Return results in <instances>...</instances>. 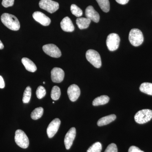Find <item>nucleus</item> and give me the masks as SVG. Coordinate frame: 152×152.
Returning a JSON list of instances; mask_svg holds the SVG:
<instances>
[{
	"label": "nucleus",
	"instance_id": "f257e3e1",
	"mask_svg": "<svg viewBox=\"0 0 152 152\" xmlns=\"http://www.w3.org/2000/svg\"><path fill=\"white\" fill-rule=\"evenodd\" d=\"M1 20L7 28L12 31H17L20 28V22L16 17L8 13H4L1 16Z\"/></svg>",
	"mask_w": 152,
	"mask_h": 152
},
{
	"label": "nucleus",
	"instance_id": "f03ea898",
	"mask_svg": "<svg viewBox=\"0 0 152 152\" xmlns=\"http://www.w3.org/2000/svg\"><path fill=\"white\" fill-rule=\"evenodd\" d=\"M129 39L130 42L133 46L134 47L139 46L143 42V35L141 31L138 29H132L130 31Z\"/></svg>",
	"mask_w": 152,
	"mask_h": 152
},
{
	"label": "nucleus",
	"instance_id": "7ed1b4c3",
	"mask_svg": "<svg viewBox=\"0 0 152 152\" xmlns=\"http://www.w3.org/2000/svg\"><path fill=\"white\" fill-rule=\"evenodd\" d=\"M86 58L88 61L96 68H100L102 66V60L99 54L94 50H89L86 53Z\"/></svg>",
	"mask_w": 152,
	"mask_h": 152
},
{
	"label": "nucleus",
	"instance_id": "20e7f679",
	"mask_svg": "<svg viewBox=\"0 0 152 152\" xmlns=\"http://www.w3.org/2000/svg\"><path fill=\"white\" fill-rule=\"evenodd\" d=\"M152 118V111L149 109H144L139 111L134 116V120L139 124H144Z\"/></svg>",
	"mask_w": 152,
	"mask_h": 152
},
{
	"label": "nucleus",
	"instance_id": "39448f33",
	"mask_svg": "<svg viewBox=\"0 0 152 152\" xmlns=\"http://www.w3.org/2000/svg\"><path fill=\"white\" fill-rule=\"evenodd\" d=\"M15 142L18 146L23 148H27L29 146V141L24 132L21 130H17L15 137Z\"/></svg>",
	"mask_w": 152,
	"mask_h": 152
},
{
	"label": "nucleus",
	"instance_id": "423d86ee",
	"mask_svg": "<svg viewBox=\"0 0 152 152\" xmlns=\"http://www.w3.org/2000/svg\"><path fill=\"white\" fill-rule=\"evenodd\" d=\"M40 8L47 11L50 13H53L58 10V3L52 0H41L39 3Z\"/></svg>",
	"mask_w": 152,
	"mask_h": 152
},
{
	"label": "nucleus",
	"instance_id": "0eeeda50",
	"mask_svg": "<svg viewBox=\"0 0 152 152\" xmlns=\"http://www.w3.org/2000/svg\"><path fill=\"white\" fill-rule=\"evenodd\" d=\"M120 38L118 35L115 33H112L108 36L106 40V44L109 50L114 51L119 46Z\"/></svg>",
	"mask_w": 152,
	"mask_h": 152
},
{
	"label": "nucleus",
	"instance_id": "6e6552de",
	"mask_svg": "<svg viewBox=\"0 0 152 152\" xmlns=\"http://www.w3.org/2000/svg\"><path fill=\"white\" fill-rule=\"evenodd\" d=\"M44 52L53 58H58L61 56V52L59 48L54 44H50L45 45L42 47Z\"/></svg>",
	"mask_w": 152,
	"mask_h": 152
},
{
	"label": "nucleus",
	"instance_id": "1a4fd4ad",
	"mask_svg": "<svg viewBox=\"0 0 152 152\" xmlns=\"http://www.w3.org/2000/svg\"><path fill=\"white\" fill-rule=\"evenodd\" d=\"M61 121L59 119L55 118L49 124L47 129V134L49 138L53 137L56 134L61 125Z\"/></svg>",
	"mask_w": 152,
	"mask_h": 152
},
{
	"label": "nucleus",
	"instance_id": "9d476101",
	"mask_svg": "<svg viewBox=\"0 0 152 152\" xmlns=\"http://www.w3.org/2000/svg\"><path fill=\"white\" fill-rule=\"evenodd\" d=\"M51 74L52 81L54 83H61L63 81L64 78V72L61 68H54L52 70Z\"/></svg>",
	"mask_w": 152,
	"mask_h": 152
},
{
	"label": "nucleus",
	"instance_id": "9b49d317",
	"mask_svg": "<svg viewBox=\"0 0 152 152\" xmlns=\"http://www.w3.org/2000/svg\"><path fill=\"white\" fill-rule=\"evenodd\" d=\"M33 17L35 20L42 26H47L51 23V20L42 12H35L33 14Z\"/></svg>",
	"mask_w": 152,
	"mask_h": 152
},
{
	"label": "nucleus",
	"instance_id": "f8f14e48",
	"mask_svg": "<svg viewBox=\"0 0 152 152\" xmlns=\"http://www.w3.org/2000/svg\"><path fill=\"white\" fill-rule=\"evenodd\" d=\"M76 135V129L74 127L71 128L66 134L64 139V144L67 150L69 149L72 147Z\"/></svg>",
	"mask_w": 152,
	"mask_h": 152
},
{
	"label": "nucleus",
	"instance_id": "ddd939ff",
	"mask_svg": "<svg viewBox=\"0 0 152 152\" xmlns=\"http://www.w3.org/2000/svg\"><path fill=\"white\" fill-rule=\"evenodd\" d=\"M67 94L72 102H75L80 96V90L78 86L75 84L72 85L68 88Z\"/></svg>",
	"mask_w": 152,
	"mask_h": 152
},
{
	"label": "nucleus",
	"instance_id": "4468645a",
	"mask_svg": "<svg viewBox=\"0 0 152 152\" xmlns=\"http://www.w3.org/2000/svg\"><path fill=\"white\" fill-rule=\"evenodd\" d=\"M86 17L87 18L90 19L91 21H93L95 23H97L100 20V16L92 6L87 7L86 10Z\"/></svg>",
	"mask_w": 152,
	"mask_h": 152
},
{
	"label": "nucleus",
	"instance_id": "2eb2a0df",
	"mask_svg": "<svg viewBox=\"0 0 152 152\" xmlns=\"http://www.w3.org/2000/svg\"><path fill=\"white\" fill-rule=\"evenodd\" d=\"M60 25L62 29L64 31L72 32L75 30V26L69 17H66L64 18L61 22Z\"/></svg>",
	"mask_w": 152,
	"mask_h": 152
},
{
	"label": "nucleus",
	"instance_id": "dca6fc26",
	"mask_svg": "<svg viewBox=\"0 0 152 152\" xmlns=\"http://www.w3.org/2000/svg\"><path fill=\"white\" fill-rule=\"evenodd\" d=\"M21 61L27 70L31 72H34L37 71V66L31 60L28 58H23L22 59Z\"/></svg>",
	"mask_w": 152,
	"mask_h": 152
},
{
	"label": "nucleus",
	"instance_id": "f3484780",
	"mask_svg": "<svg viewBox=\"0 0 152 152\" xmlns=\"http://www.w3.org/2000/svg\"><path fill=\"white\" fill-rule=\"evenodd\" d=\"M116 116L114 114L103 117L98 121V126H105V125L108 124L110 123L116 119Z\"/></svg>",
	"mask_w": 152,
	"mask_h": 152
},
{
	"label": "nucleus",
	"instance_id": "a211bd4d",
	"mask_svg": "<svg viewBox=\"0 0 152 152\" xmlns=\"http://www.w3.org/2000/svg\"><path fill=\"white\" fill-rule=\"evenodd\" d=\"M91 20L87 18H78L76 20V23L80 29H86L91 23Z\"/></svg>",
	"mask_w": 152,
	"mask_h": 152
},
{
	"label": "nucleus",
	"instance_id": "6ab92c4d",
	"mask_svg": "<svg viewBox=\"0 0 152 152\" xmlns=\"http://www.w3.org/2000/svg\"><path fill=\"white\" fill-rule=\"evenodd\" d=\"M110 100V98L106 95H102L98 97L93 101L92 104L94 106L102 105L108 103Z\"/></svg>",
	"mask_w": 152,
	"mask_h": 152
},
{
	"label": "nucleus",
	"instance_id": "aec40b11",
	"mask_svg": "<svg viewBox=\"0 0 152 152\" xmlns=\"http://www.w3.org/2000/svg\"><path fill=\"white\" fill-rule=\"evenodd\" d=\"M140 90L142 92L152 96V83H144L141 85Z\"/></svg>",
	"mask_w": 152,
	"mask_h": 152
},
{
	"label": "nucleus",
	"instance_id": "412c9836",
	"mask_svg": "<svg viewBox=\"0 0 152 152\" xmlns=\"http://www.w3.org/2000/svg\"><path fill=\"white\" fill-rule=\"evenodd\" d=\"M102 10L108 12L110 10V4L109 0H96Z\"/></svg>",
	"mask_w": 152,
	"mask_h": 152
},
{
	"label": "nucleus",
	"instance_id": "4be33fe9",
	"mask_svg": "<svg viewBox=\"0 0 152 152\" xmlns=\"http://www.w3.org/2000/svg\"><path fill=\"white\" fill-rule=\"evenodd\" d=\"M44 113V109L42 107L37 108L31 113V118L33 120H36L40 118Z\"/></svg>",
	"mask_w": 152,
	"mask_h": 152
},
{
	"label": "nucleus",
	"instance_id": "5701e85b",
	"mask_svg": "<svg viewBox=\"0 0 152 152\" xmlns=\"http://www.w3.org/2000/svg\"><path fill=\"white\" fill-rule=\"evenodd\" d=\"M61 91L60 88L57 86H54L52 88L51 97L52 99L56 101L59 99L61 96Z\"/></svg>",
	"mask_w": 152,
	"mask_h": 152
},
{
	"label": "nucleus",
	"instance_id": "b1692460",
	"mask_svg": "<svg viewBox=\"0 0 152 152\" xmlns=\"http://www.w3.org/2000/svg\"><path fill=\"white\" fill-rule=\"evenodd\" d=\"M31 95V89L30 86L26 88L23 96V102L24 103L26 104L29 102Z\"/></svg>",
	"mask_w": 152,
	"mask_h": 152
},
{
	"label": "nucleus",
	"instance_id": "393cba45",
	"mask_svg": "<svg viewBox=\"0 0 152 152\" xmlns=\"http://www.w3.org/2000/svg\"><path fill=\"white\" fill-rule=\"evenodd\" d=\"M71 11L72 14L76 17L80 18L83 14V11L75 4H72L71 6Z\"/></svg>",
	"mask_w": 152,
	"mask_h": 152
},
{
	"label": "nucleus",
	"instance_id": "a878e982",
	"mask_svg": "<svg viewBox=\"0 0 152 152\" xmlns=\"http://www.w3.org/2000/svg\"><path fill=\"white\" fill-rule=\"evenodd\" d=\"M102 150V144L99 142H96L89 148L87 152H101Z\"/></svg>",
	"mask_w": 152,
	"mask_h": 152
},
{
	"label": "nucleus",
	"instance_id": "bb28decb",
	"mask_svg": "<svg viewBox=\"0 0 152 152\" xmlns=\"http://www.w3.org/2000/svg\"><path fill=\"white\" fill-rule=\"evenodd\" d=\"M46 94L45 89L42 86L38 87L36 91V95L39 99H42L45 96Z\"/></svg>",
	"mask_w": 152,
	"mask_h": 152
},
{
	"label": "nucleus",
	"instance_id": "cd10ccee",
	"mask_svg": "<svg viewBox=\"0 0 152 152\" xmlns=\"http://www.w3.org/2000/svg\"><path fill=\"white\" fill-rule=\"evenodd\" d=\"M118 148L115 144L112 143L107 147L104 152H118Z\"/></svg>",
	"mask_w": 152,
	"mask_h": 152
},
{
	"label": "nucleus",
	"instance_id": "c85d7f7f",
	"mask_svg": "<svg viewBox=\"0 0 152 152\" xmlns=\"http://www.w3.org/2000/svg\"><path fill=\"white\" fill-rule=\"evenodd\" d=\"M15 0H2V5L5 8L12 7L13 6Z\"/></svg>",
	"mask_w": 152,
	"mask_h": 152
},
{
	"label": "nucleus",
	"instance_id": "c756f323",
	"mask_svg": "<svg viewBox=\"0 0 152 152\" xmlns=\"http://www.w3.org/2000/svg\"><path fill=\"white\" fill-rule=\"evenodd\" d=\"M128 152H144L143 151H142L138 147L135 146H132L130 147L129 148Z\"/></svg>",
	"mask_w": 152,
	"mask_h": 152
},
{
	"label": "nucleus",
	"instance_id": "7c9ffc66",
	"mask_svg": "<svg viewBox=\"0 0 152 152\" xmlns=\"http://www.w3.org/2000/svg\"><path fill=\"white\" fill-rule=\"evenodd\" d=\"M5 86L4 79L2 76L0 75V88H4Z\"/></svg>",
	"mask_w": 152,
	"mask_h": 152
},
{
	"label": "nucleus",
	"instance_id": "2f4dec72",
	"mask_svg": "<svg viewBox=\"0 0 152 152\" xmlns=\"http://www.w3.org/2000/svg\"><path fill=\"white\" fill-rule=\"evenodd\" d=\"M117 3L120 4L125 5L129 2V0H115Z\"/></svg>",
	"mask_w": 152,
	"mask_h": 152
},
{
	"label": "nucleus",
	"instance_id": "473e14b6",
	"mask_svg": "<svg viewBox=\"0 0 152 152\" xmlns=\"http://www.w3.org/2000/svg\"><path fill=\"white\" fill-rule=\"evenodd\" d=\"M4 45H3V43L0 40V50H2L4 49Z\"/></svg>",
	"mask_w": 152,
	"mask_h": 152
},
{
	"label": "nucleus",
	"instance_id": "72a5a7b5",
	"mask_svg": "<svg viewBox=\"0 0 152 152\" xmlns=\"http://www.w3.org/2000/svg\"><path fill=\"white\" fill-rule=\"evenodd\" d=\"M45 82H43V84H45Z\"/></svg>",
	"mask_w": 152,
	"mask_h": 152
},
{
	"label": "nucleus",
	"instance_id": "f704fd0d",
	"mask_svg": "<svg viewBox=\"0 0 152 152\" xmlns=\"http://www.w3.org/2000/svg\"><path fill=\"white\" fill-rule=\"evenodd\" d=\"M53 104H54V103H55L54 102H53Z\"/></svg>",
	"mask_w": 152,
	"mask_h": 152
}]
</instances>
